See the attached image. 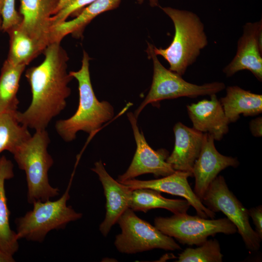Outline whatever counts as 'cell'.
I'll list each match as a JSON object with an SVG mask.
<instances>
[{"mask_svg":"<svg viewBox=\"0 0 262 262\" xmlns=\"http://www.w3.org/2000/svg\"><path fill=\"white\" fill-rule=\"evenodd\" d=\"M61 42L49 44L42 62L26 71L32 101L23 112H17L18 122L35 131L45 130L51 120L66 107L71 94L68 83L73 78L67 72L68 56Z\"/></svg>","mask_w":262,"mask_h":262,"instance_id":"6da1fadb","label":"cell"},{"mask_svg":"<svg viewBox=\"0 0 262 262\" xmlns=\"http://www.w3.org/2000/svg\"><path fill=\"white\" fill-rule=\"evenodd\" d=\"M90 60L88 53L83 51L81 68L69 72L78 82L79 101L73 115L55 123L57 133L66 142L75 139L79 131L93 134L114 115L113 106L107 101H99L94 93L89 72Z\"/></svg>","mask_w":262,"mask_h":262,"instance_id":"7a4b0ae2","label":"cell"},{"mask_svg":"<svg viewBox=\"0 0 262 262\" xmlns=\"http://www.w3.org/2000/svg\"><path fill=\"white\" fill-rule=\"evenodd\" d=\"M172 20L175 33L170 45L165 48L153 46L156 55L162 56L169 65V70L182 76L196 60L208 44L204 24L195 13L171 7H160Z\"/></svg>","mask_w":262,"mask_h":262,"instance_id":"3957f363","label":"cell"},{"mask_svg":"<svg viewBox=\"0 0 262 262\" xmlns=\"http://www.w3.org/2000/svg\"><path fill=\"white\" fill-rule=\"evenodd\" d=\"M49 143L46 130H37L11 153L19 168L25 173L27 199L31 204L59 195V190L52 187L49 180L48 172L54 162L47 150Z\"/></svg>","mask_w":262,"mask_h":262,"instance_id":"277c9868","label":"cell"},{"mask_svg":"<svg viewBox=\"0 0 262 262\" xmlns=\"http://www.w3.org/2000/svg\"><path fill=\"white\" fill-rule=\"evenodd\" d=\"M74 173L62 196L55 201H38L33 203V208L24 216L15 220L16 235L19 239L42 242L46 235L53 229H64L70 222L82 217L71 206L66 205Z\"/></svg>","mask_w":262,"mask_h":262,"instance_id":"5b68a950","label":"cell"},{"mask_svg":"<svg viewBox=\"0 0 262 262\" xmlns=\"http://www.w3.org/2000/svg\"><path fill=\"white\" fill-rule=\"evenodd\" d=\"M153 45L148 44L147 52L153 61V75L149 91L134 115H138L148 104L154 106L163 100L182 97L196 98L212 95L223 90L226 85L222 82H215L197 85L185 81L181 76L164 67L153 50Z\"/></svg>","mask_w":262,"mask_h":262,"instance_id":"8992f818","label":"cell"},{"mask_svg":"<svg viewBox=\"0 0 262 262\" xmlns=\"http://www.w3.org/2000/svg\"><path fill=\"white\" fill-rule=\"evenodd\" d=\"M154 223L163 233L189 246H199L208 237L217 233L232 234L237 231L235 226L227 218L208 219L187 213L174 214L170 217H156Z\"/></svg>","mask_w":262,"mask_h":262,"instance_id":"52a82bcc","label":"cell"},{"mask_svg":"<svg viewBox=\"0 0 262 262\" xmlns=\"http://www.w3.org/2000/svg\"><path fill=\"white\" fill-rule=\"evenodd\" d=\"M117 223L121 232L115 236L114 245L120 253L131 254L153 249H181L172 237L140 218L130 208L124 212Z\"/></svg>","mask_w":262,"mask_h":262,"instance_id":"ba28073f","label":"cell"},{"mask_svg":"<svg viewBox=\"0 0 262 262\" xmlns=\"http://www.w3.org/2000/svg\"><path fill=\"white\" fill-rule=\"evenodd\" d=\"M201 201L209 209L222 212L236 227L246 248L256 252L261 239L252 229L247 210L229 189L224 178L217 176L210 183Z\"/></svg>","mask_w":262,"mask_h":262,"instance_id":"9c48e42d","label":"cell"},{"mask_svg":"<svg viewBox=\"0 0 262 262\" xmlns=\"http://www.w3.org/2000/svg\"><path fill=\"white\" fill-rule=\"evenodd\" d=\"M127 117L132 129L136 149L128 168L124 173L118 176L116 180L121 182L145 174H152L158 177L174 173L175 170L166 162L169 152L164 148L153 149L147 143L143 132L140 131L137 118L134 114L129 112Z\"/></svg>","mask_w":262,"mask_h":262,"instance_id":"30bf717a","label":"cell"},{"mask_svg":"<svg viewBox=\"0 0 262 262\" xmlns=\"http://www.w3.org/2000/svg\"><path fill=\"white\" fill-rule=\"evenodd\" d=\"M262 20L247 22L243 26V33L237 43V51L231 61L224 68L228 77L239 71H250L262 81Z\"/></svg>","mask_w":262,"mask_h":262,"instance_id":"8fae6325","label":"cell"},{"mask_svg":"<svg viewBox=\"0 0 262 262\" xmlns=\"http://www.w3.org/2000/svg\"><path fill=\"white\" fill-rule=\"evenodd\" d=\"M192 176L193 174L191 172L175 170L172 174L161 179L147 180L132 179L121 183L132 190L139 188H149L181 196L196 210L197 215L202 218L213 219L215 216V213L202 203L191 188L188 178Z\"/></svg>","mask_w":262,"mask_h":262,"instance_id":"7c38bea8","label":"cell"},{"mask_svg":"<svg viewBox=\"0 0 262 262\" xmlns=\"http://www.w3.org/2000/svg\"><path fill=\"white\" fill-rule=\"evenodd\" d=\"M214 141L212 135L204 133L202 147L193 169V176L195 178L194 192L201 200L219 172L229 166L236 167L239 164L236 158L220 154L216 149Z\"/></svg>","mask_w":262,"mask_h":262,"instance_id":"4fadbf2b","label":"cell"},{"mask_svg":"<svg viewBox=\"0 0 262 262\" xmlns=\"http://www.w3.org/2000/svg\"><path fill=\"white\" fill-rule=\"evenodd\" d=\"M58 0H20L22 17L19 28L35 40L44 51L50 44L53 16Z\"/></svg>","mask_w":262,"mask_h":262,"instance_id":"5bb4252c","label":"cell"},{"mask_svg":"<svg viewBox=\"0 0 262 262\" xmlns=\"http://www.w3.org/2000/svg\"><path fill=\"white\" fill-rule=\"evenodd\" d=\"M91 170L100 181L106 197V214L99 229L106 237L124 212L129 208L132 190L114 180L107 172L101 160L96 162Z\"/></svg>","mask_w":262,"mask_h":262,"instance_id":"9a60e30c","label":"cell"},{"mask_svg":"<svg viewBox=\"0 0 262 262\" xmlns=\"http://www.w3.org/2000/svg\"><path fill=\"white\" fill-rule=\"evenodd\" d=\"M210 96V100L187 105V110L194 129L212 135L214 140H220L229 131V122L216 94Z\"/></svg>","mask_w":262,"mask_h":262,"instance_id":"2e32d148","label":"cell"},{"mask_svg":"<svg viewBox=\"0 0 262 262\" xmlns=\"http://www.w3.org/2000/svg\"><path fill=\"white\" fill-rule=\"evenodd\" d=\"M173 131L174 147L166 162L175 170L192 173L195 163L202 147L204 133L193 128H189L180 122L174 125Z\"/></svg>","mask_w":262,"mask_h":262,"instance_id":"e0dca14e","label":"cell"},{"mask_svg":"<svg viewBox=\"0 0 262 262\" xmlns=\"http://www.w3.org/2000/svg\"><path fill=\"white\" fill-rule=\"evenodd\" d=\"M122 0H96L82 9L76 17L65 21L55 27L51 31L50 43L61 42L66 35L71 34L76 38L82 36L84 29L98 15L119 7Z\"/></svg>","mask_w":262,"mask_h":262,"instance_id":"ac0fdd59","label":"cell"},{"mask_svg":"<svg viewBox=\"0 0 262 262\" xmlns=\"http://www.w3.org/2000/svg\"><path fill=\"white\" fill-rule=\"evenodd\" d=\"M13 168L11 160L4 155L0 157V250L12 256L18 249V239L10 226V212L7 206L5 182L14 177Z\"/></svg>","mask_w":262,"mask_h":262,"instance_id":"d6986e66","label":"cell"},{"mask_svg":"<svg viewBox=\"0 0 262 262\" xmlns=\"http://www.w3.org/2000/svg\"><path fill=\"white\" fill-rule=\"evenodd\" d=\"M229 123L236 121L242 114L254 116L262 112V96L238 86H229L226 95L219 100Z\"/></svg>","mask_w":262,"mask_h":262,"instance_id":"ffe728a7","label":"cell"},{"mask_svg":"<svg viewBox=\"0 0 262 262\" xmlns=\"http://www.w3.org/2000/svg\"><path fill=\"white\" fill-rule=\"evenodd\" d=\"M161 192L149 188L132 190L129 208L134 211L147 213L149 210L162 208L174 214L187 213L190 204L186 199H169L163 196Z\"/></svg>","mask_w":262,"mask_h":262,"instance_id":"44dd1931","label":"cell"},{"mask_svg":"<svg viewBox=\"0 0 262 262\" xmlns=\"http://www.w3.org/2000/svg\"><path fill=\"white\" fill-rule=\"evenodd\" d=\"M26 66L15 64L6 59L0 74V113L17 111V93L21 75Z\"/></svg>","mask_w":262,"mask_h":262,"instance_id":"7402d4cb","label":"cell"},{"mask_svg":"<svg viewBox=\"0 0 262 262\" xmlns=\"http://www.w3.org/2000/svg\"><path fill=\"white\" fill-rule=\"evenodd\" d=\"M9 49L7 60L17 65H28L44 50L18 25L10 29Z\"/></svg>","mask_w":262,"mask_h":262,"instance_id":"603a6c76","label":"cell"},{"mask_svg":"<svg viewBox=\"0 0 262 262\" xmlns=\"http://www.w3.org/2000/svg\"><path fill=\"white\" fill-rule=\"evenodd\" d=\"M17 111L0 113V153L4 150L12 153L32 136L28 128L18 122Z\"/></svg>","mask_w":262,"mask_h":262,"instance_id":"cb8c5ba5","label":"cell"},{"mask_svg":"<svg viewBox=\"0 0 262 262\" xmlns=\"http://www.w3.org/2000/svg\"><path fill=\"white\" fill-rule=\"evenodd\" d=\"M223 255L216 239L207 240L197 247L186 248L179 254L178 262H222Z\"/></svg>","mask_w":262,"mask_h":262,"instance_id":"d4e9b609","label":"cell"},{"mask_svg":"<svg viewBox=\"0 0 262 262\" xmlns=\"http://www.w3.org/2000/svg\"><path fill=\"white\" fill-rule=\"evenodd\" d=\"M1 31L7 32L19 25L22 17L16 8V0H4L1 12Z\"/></svg>","mask_w":262,"mask_h":262,"instance_id":"484cf974","label":"cell"},{"mask_svg":"<svg viewBox=\"0 0 262 262\" xmlns=\"http://www.w3.org/2000/svg\"><path fill=\"white\" fill-rule=\"evenodd\" d=\"M96 0H74L69 5L61 10L50 18L51 29L57 25L66 21L72 15L75 16L83 8Z\"/></svg>","mask_w":262,"mask_h":262,"instance_id":"4316f807","label":"cell"},{"mask_svg":"<svg viewBox=\"0 0 262 262\" xmlns=\"http://www.w3.org/2000/svg\"><path fill=\"white\" fill-rule=\"evenodd\" d=\"M249 217H251L255 227V231L260 238L262 239V206L259 205L248 210Z\"/></svg>","mask_w":262,"mask_h":262,"instance_id":"83f0119b","label":"cell"},{"mask_svg":"<svg viewBox=\"0 0 262 262\" xmlns=\"http://www.w3.org/2000/svg\"><path fill=\"white\" fill-rule=\"evenodd\" d=\"M250 131L252 135L256 137L262 136V118L258 117L252 120L249 123Z\"/></svg>","mask_w":262,"mask_h":262,"instance_id":"f1b7e54d","label":"cell"},{"mask_svg":"<svg viewBox=\"0 0 262 262\" xmlns=\"http://www.w3.org/2000/svg\"><path fill=\"white\" fill-rule=\"evenodd\" d=\"M74 0H58L53 16L56 14L61 10L69 5Z\"/></svg>","mask_w":262,"mask_h":262,"instance_id":"f546056e","label":"cell"},{"mask_svg":"<svg viewBox=\"0 0 262 262\" xmlns=\"http://www.w3.org/2000/svg\"><path fill=\"white\" fill-rule=\"evenodd\" d=\"M13 256L9 255L0 250V262H13Z\"/></svg>","mask_w":262,"mask_h":262,"instance_id":"4dcf8cb0","label":"cell"},{"mask_svg":"<svg viewBox=\"0 0 262 262\" xmlns=\"http://www.w3.org/2000/svg\"><path fill=\"white\" fill-rule=\"evenodd\" d=\"M146 0H136L138 4H142ZM150 6L152 7H160L159 0H147Z\"/></svg>","mask_w":262,"mask_h":262,"instance_id":"1f68e13d","label":"cell"},{"mask_svg":"<svg viewBox=\"0 0 262 262\" xmlns=\"http://www.w3.org/2000/svg\"><path fill=\"white\" fill-rule=\"evenodd\" d=\"M4 0H0V32L1 31L2 17L1 12Z\"/></svg>","mask_w":262,"mask_h":262,"instance_id":"d6a6232c","label":"cell"}]
</instances>
